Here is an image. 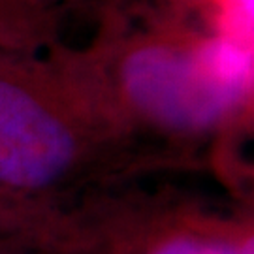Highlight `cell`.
Segmentation results:
<instances>
[{
  "instance_id": "6da1fadb",
  "label": "cell",
  "mask_w": 254,
  "mask_h": 254,
  "mask_svg": "<svg viewBox=\"0 0 254 254\" xmlns=\"http://www.w3.org/2000/svg\"><path fill=\"white\" fill-rule=\"evenodd\" d=\"M81 55L127 130L205 134L254 92L253 47L230 36H192L166 23L128 28L104 17L100 38Z\"/></svg>"
},
{
  "instance_id": "7a4b0ae2",
  "label": "cell",
  "mask_w": 254,
  "mask_h": 254,
  "mask_svg": "<svg viewBox=\"0 0 254 254\" xmlns=\"http://www.w3.org/2000/svg\"><path fill=\"white\" fill-rule=\"evenodd\" d=\"M127 132L79 49L0 55V185L40 190L96 139Z\"/></svg>"
},
{
  "instance_id": "3957f363",
  "label": "cell",
  "mask_w": 254,
  "mask_h": 254,
  "mask_svg": "<svg viewBox=\"0 0 254 254\" xmlns=\"http://www.w3.org/2000/svg\"><path fill=\"white\" fill-rule=\"evenodd\" d=\"M72 0H0V55H40L64 46Z\"/></svg>"
},
{
  "instance_id": "277c9868",
  "label": "cell",
  "mask_w": 254,
  "mask_h": 254,
  "mask_svg": "<svg viewBox=\"0 0 254 254\" xmlns=\"http://www.w3.org/2000/svg\"><path fill=\"white\" fill-rule=\"evenodd\" d=\"M151 254H237L230 237L218 232H183L160 241Z\"/></svg>"
},
{
  "instance_id": "5b68a950",
  "label": "cell",
  "mask_w": 254,
  "mask_h": 254,
  "mask_svg": "<svg viewBox=\"0 0 254 254\" xmlns=\"http://www.w3.org/2000/svg\"><path fill=\"white\" fill-rule=\"evenodd\" d=\"M128 2H132V0H72L73 9L79 8V6H92V8L100 9L104 17L119 13L123 6H127Z\"/></svg>"
},
{
  "instance_id": "8992f818",
  "label": "cell",
  "mask_w": 254,
  "mask_h": 254,
  "mask_svg": "<svg viewBox=\"0 0 254 254\" xmlns=\"http://www.w3.org/2000/svg\"><path fill=\"white\" fill-rule=\"evenodd\" d=\"M228 237L237 249V254H254V226L239 228L234 236Z\"/></svg>"
},
{
  "instance_id": "52a82bcc",
  "label": "cell",
  "mask_w": 254,
  "mask_h": 254,
  "mask_svg": "<svg viewBox=\"0 0 254 254\" xmlns=\"http://www.w3.org/2000/svg\"><path fill=\"white\" fill-rule=\"evenodd\" d=\"M234 8L243 23L254 27V0H234Z\"/></svg>"
},
{
  "instance_id": "ba28073f",
  "label": "cell",
  "mask_w": 254,
  "mask_h": 254,
  "mask_svg": "<svg viewBox=\"0 0 254 254\" xmlns=\"http://www.w3.org/2000/svg\"><path fill=\"white\" fill-rule=\"evenodd\" d=\"M251 47H253V51H254V44H253V46H251Z\"/></svg>"
}]
</instances>
